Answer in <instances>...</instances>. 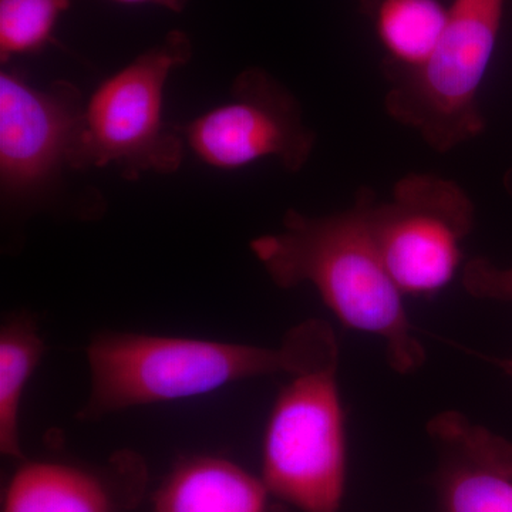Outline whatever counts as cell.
I'll list each match as a JSON object with an SVG mask.
<instances>
[{"label":"cell","instance_id":"1","mask_svg":"<svg viewBox=\"0 0 512 512\" xmlns=\"http://www.w3.org/2000/svg\"><path fill=\"white\" fill-rule=\"evenodd\" d=\"M373 198L363 188L348 210L322 217L288 210L282 231L255 238L251 251L278 288L312 285L346 328L383 340L389 366L410 375L426 362V350L370 234Z\"/></svg>","mask_w":512,"mask_h":512},{"label":"cell","instance_id":"2","mask_svg":"<svg viewBox=\"0 0 512 512\" xmlns=\"http://www.w3.org/2000/svg\"><path fill=\"white\" fill-rule=\"evenodd\" d=\"M306 350L303 323L276 348L140 333L104 332L87 346L90 393L77 419L97 421L131 407L202 396L241 382L291 375Z\"/></svg>","mask_w":512,"mask_h":512},{"label":"cell","instance_id":"3","mask_svg":"<svg viewBox=\"0 0 512 512\" xmlns=\"http://www.w3.org/2000/svg\"><path fill=\"white\" fill-rule=\"evenodd\" d=\"M338 370V339L318 319L308 355L288 375L266 424L262 481L269 494L302 512H339L345 494L348 453Z\"/></svg>","mask_w":512,"mask_h":512},{"label":"cell","instance_id":"4","mask_svg":"<svg viewBox=\"0 0 512 512\" xmlns=\"http://www.w3.org/2000/svg\"><path fill=\"white\" fill-rule=\"evenodd\" d=\"M190 37L173 30L101 83L84 107L66 164L74 170L114 165L126 180L171 174L184 160L185 141L163 120L168 76L191 59Z\"/></svg>","mask_w":512,"mask_h":512},{"label":"cell","instance_id":"5","mask_svg":"<svg viewBox=\"0 0 512 512\" xmlns=\"http://www.w3.org/2000/svg\"><path fill=\"white\" fill-rule=\"evenodd\" d=\"M504 0H453L446 28L429 59L403 69L384 97V110L416 131L437 153L483 133L478 93L493 57Z\"/></svg>","mask_w":512,"mask_h":512},{"label":"cell","instance_id":"6","mask_svg":"<svg viewBox=\"0 0 512 512\" xmlns=\"http://www.w3.org/2000/svg\"><path fill=\"white\" fill-rule=\"evenodd\" d=\"M474 222L466 190L429 173L407 174L389 200L375 197L367 210L377 252L403 295H431L453 281Z\"/></svg>","mask_w":512,"mask_h":512},{"label":"cell","instance_id":"7","mask_svg":"<svg viewBox=\"0 0 512 512\" xmlns=\"http://www.w3.org/2000/svg\"><path fill=\"white\" fill-rule=\"evenodd\" d=\"M174 128L195 156L224 170L272 157L289 173H298L316 146L299 101L259 67L238 74L228 104Z\"/></svg>","mask_w":512,"mask_h":512},{"label":"cell","instance_id":"8","mask_svg":"<svg viewBox=\"0 0 512 512\" xmlns=\"http://www.w3.org/2000/svg\"><path fill=\"white\" fill-rule=\"evenodd\" d=\"M82 93L69 82L36 89L18 73L0 74V180L8 195L43 187L67 154L82 124Z\"/></svg>","mask_w":512,"mask_h":512},{"label":"cell","instance_id":"9","mask_svg":"<svg viewBox=\"0 0 512 512\" xmlns=\"http://www.w3.org/2000/svg\"><path fill=\"white\" fill-rule=\"evenodd\" d=\"M427 434L439 457L440 512H512V444L457 410L436 414Z\"/></svg>","mask_w":512,"mask_h":512},{"label":"cell","instance_id":"10","mask_svg":"<svg viewBox=\"0 0 512 512\" xmlns=\"http://www.w3.org/2000/svg\"><path fill=\"white\" fill-rule=\"evenodd\" d=\"M144 483L143 460L131 451L101 468L28 461L10 478L2 512H127Z\"/></svg>","mask_w":512,"mask_h":512},{"label":"cell","instance_id":"11","mask_svg":"<svg viewBox=\"0 0 512 512\" xmlns=\"http://www.w3.org/2000/svg\"><path fill=\"white\" fill-rule=\"evenodd\" d=\"M268 495L262 478L232 461L190 457L158 487L153 512H266Z\"/></svg>","mask_w":512,"mask_h":512},{"label":"cell","instance_id":"12","mask_svg":"<svg viewBox=\"0 0 512 512\" xmlns=\"http://www.w3.org/2000/svg\"><path fill=\"white\" fill-rule=\"evenodd\" d=\"M46 352L45 340L29 313H13L0 328V451L23 458L20 404L30 377Z\"/></svg>","mask_w":512,"mask_h":512},{"label":"cell","instance_id":"13","mask_svg":"<svg viewBox=\"0 0 512 512\" xmlns=\"http://www.w3.org/2000/svg\"><path fill=\"white\" fill-rule=\"evenodd\" d=\"M387 55L402 69L429 59L446 28L448 8L440 0H363Z\"/></svg>","mask_w":512,"mask_h":512},{"label":"cell","instance_id":"14","mask_svg":"<svg viewBox=\"0 0 512 512\" xmlns=\"http://www.w3.org/2000/svg\"><path fill=\"white\" fill-rule=\"evenodd\" d=\"M70 0H0V59L37 52L52 40Z\"/></svg>","mask_w":512,"mask_h":512},{"label":"cell","instance_id":"15","mask_svg":"<svg viewBox=\"0 0 512 512\" xmlns=\"http://www.w3.org/2000/svg\"><path fill=\"white\" fill-rule=\"evenodd\" d=\"M463 286L476 299L512 302V266L501 268L484 256H476L463 266Z\"/></svg>","mask_w":512,"mask_h":512},{"label":"cell","instance_id":"16","mask_svg":"<svg viewBox=\"0 0 512 512\" xmlns=\"http://www.w3.org/2000/svg\"><path fill=\"white\" fill-rule=\"evenodd\" d=\"M119 3H150V5L161 6V8L173 10V12H183L187 6L188 0H113Z\"/></svg>","mask_w":512,"mask_h":512},{"label":"cell","instance_id":"17","mask_svg":"<svg viewBox=\"0 0 512 512\" xmlns=\"http://www.w3.org/2000/svg\"><path fill=\"white\" fill-rule=\"evenodd\" d=\"M494 365L500 367L501 370L512 379V357L511 359H490Z\"/></svg>","mask_w":512,"mask_h":512}]
</instances>
